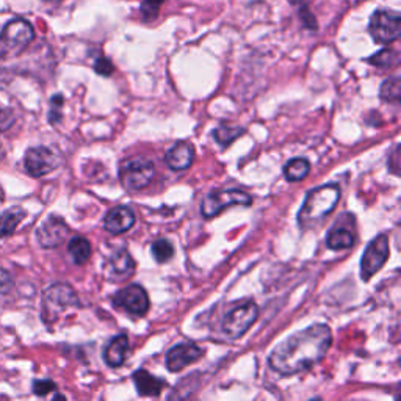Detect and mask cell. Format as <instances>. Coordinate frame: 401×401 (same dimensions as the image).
I'll use <instances>...</instances> for the list:
<instances>
[{"label": "cell", "instance_id": "cell-5", "mask_svg": "<svg viewBox=\"0 0 401 401\" xmlns=\"http://www.w3.org/2000/svg\"><path fill=\"white\" fill-rule=\"evenodd\" d=\"M253 204V197L242 190H217L208 193L201 204L202 215L206 218H213L232 206L248 207Z\"/></svg>", "mask_w": 401, "mask_h": 401}, {"label": "cell", "instance_id": "cell-2", "mask_svg": "<svg viewBox=\"0 0 401 401\" xmlns=\"http://www.w3.org/2000/svg\"><path fill=\"white\" fill-rule=\"evenodd\" d=\"M340 199V187L337 184L321 185L319 188L310 190L306 201L298 213V223L301 229H310V227L320 223L334 211V207Z\"/></svg>", "mask_w": 401, "mask_h": 401}, {"label": "cell", "instance_id": "cell-24", "mask_svg": "<svg viewBox=\"0 0 401 401\" xmlns=\"http://www.w3.org/2000/svg\"><path fill=\"white\" fill-rule=\"evenodd\" d=\"M401 96V80L400 77H391L382 82L380 89V98L389 104H398Z\"/></svg>", "mask_w": 401, "mask_h": 401}, {"label": "cell", "instance_id": "cell-20", "mask_svg": "<svg viewBox=\"0 0 401 401\" xmlns=\"http://www.w3.org/2000/svg\"><path fill=\"white\" fill-rule=\"evenodd\" d=\"M68 253L73 257L74 263L83 265L91 257V243L85 237H74L68 244Z\"/></svg>", "mask_w": 401, "mask_h": 401}, {"label": "cell", "instance_id": "cell-12", "mask_svg": "<svg viewBox=\"0 0 401 401\" xmlns=\"http://www.w3.org/2000/svg\"><path fill=\"white\" fill-rule=\"evenodd\" d=\"M69 235V226L60 217L47 218L37 231V240L43 248H57Z\"/></svg>", "mask_w": 401, "mask_h": 401}, {"label": "cell", "instance_id": "cell-6", "mask_svg": "<svg viewBox=\"0 0 401 401\" xmlns=\"http://www.w3.org/2000/svg\"><path fill=\"white\" fill-rule=\"evenodd\" d=\"M368 32L380 44L393 43L400 38L401 17L397 11L378 10L375 11L368 24Z\"/></svg>", "mask_w": 401, "mask_h": 401}, {"label": "cell", "instance_id": "cell-13", "mask_svg": "<svg viewBox=\"0 0 401 401\" xmlns=\"http://www.w3.org/2000/svg\"><path fill=\"white\" fill-rule=\"evenodd\" d=\"M202 355H204V351L195 344L177 345L175 348H171L168 355H166V367H168L171 373L182 372L185 367L199 361Z\"/></svg>", "mask_w": 401, "mask_h": 401}, {"label": "cell", "instance_id": "cell-19", "mask_svg": "<svg viewBox=\"0 0 401 401\" xmlns=\"http://www.w3.org/2000/svg\"><path fill=\"white\" fill-rule=\"evenodd\" d=\"M129 350V339L125 334H121V336H116L112 340L104 351V359L109 367H121L125 361V355H127Z\"/></svg>", "mask_w": 401, "mask_h": 401}, {"label": "cell", "instance_id": "cell-14", "mask_svg": "<svg viewBox=\"0 0 401 401\" xmlns=\"http://www.w3.org/2000/svg\"><path fill=\"white\" fill-rule=\"evenodd\" d=\"M195 159V148L187 141H177L165 155L166 165L172 171H184L193 163Z\"/></svg>", "mask_w": 401, "mask_h": 401}, {"label": "cell", "instance_id": "cell-25", "mask_svg": "<svg viewBox=\"0 0 401 401\" xmlns=\"http://www.w3.org/2000/svg\"><path fill=\"white\" fill-rule=\"evenodd\" d=\"M400 62V53L393 49H382L368 58V63L378 68H393Z\"/></svg>", "mask_w": 401, "mask_h": 401}, {"label": "cell", "instance_id": "cell-18", "mask_svg": "<svg viewBox=\"0 0 401 401\" xmlns=\"http://www.w3.org/2000/svg\"><path fill=\"white\" fill-rule=\"evenodd\" d=\"M132 378H134L136 391H139L141 397H157V395H160L165 387L163 380L148 373L146 370H139V372L134 373Z\"/></svg>", "mask_w": 401, "mask_h": 401}, {"label": "cell", "instance_id": "cell-29", "mask_svg": "<svg viewBox=\"0 0 401 401\" xmlns=\"http://www.w3.org/2000/svg\"><path fill=\"white\" fill-rule=\"evenodd\" d=\"M53 391H57V386L52 380H38L33 382V392L35 395H38V397H46L47 393Z\"/></svg>", "mask_w": 401, "mask_h": 401}, {"label": "cell", "instance_id": "cell-4", "mask_svg": "<svg viewBox=\"0 0 401 401\" xmlns=\"http://www.w3.org/2000/svg\"><path fill=\"white\" fill-rule=\"evenodd\" d=\"M155 176V165L145 157L125 160L119 170V177L125 190L140 191L146 188Z\"/></svg>", "mask_w": 401, "mask_h": 401}, {"label": "cell", "instance_id": "cell-32", "mask_svg": "<svg viewBox=\"0 0 401 401\" xmlns=\"http://www.w3.org/2000/svg\"><path fill=\"white\" fill-rule=\"evenodd\" d=\"M11 289H13V278L7 270L0 268V295H7Z\"/></svg>", "mask_w": 401, "mask_h": 401}, {"label": "cell", "instance_id": "cell-16", "mask_svg": "<svg viewBox=\"0 0 401 401\" xmlns=\"http://www.w3.org/2000/svg\"><path fill=\"white\" fill-rule=\"evenodd\" d=\"M110 271L115 280L129 279L135 271V260L127 249H118L110 257Z\"/></svg>", "mask_w": 401, "mask_h": 401}, {"label": "cell", "instance_id": "cell-30", "mask_svg": "<svg viewBox=\"0 0 401 401\" xmlns=\"http://www.w3.org/2000/svg\"><path fill=\"white\" fill-rule=\"evenodd\" d=\"M94 71L103 77H110L113 74V71H115V68H113V63L110 62L109 58L99 57L94 62Z\"/></svg>", "mask_w": 401, "mask_h": 401}, {"label": "cell", "instance_id": "cell-26", "mask_svg": "<svg viewBox=\"0 0 401 401\" xmlns=\"http://www.w3.org/2000/svg\"><path fill=\"white\" fill-rule=\"evenodd\" d=\"M152 254L155 257V260L163 263L171 260L175 257V247L170 240H165V238H160V240L152 243Z\"/></svg>", "mask_w": 401, "mask_h": 401}, {"label": "cell", "instance_id": "cell-31", "mask_svg": "<svg viewBox=\"0 0 401 401\" xmlns=\"http://www.w3.org/2000/svg\"><path fill=\"white\" fill-rule=\"evenodd\" d=\"M299 17H301V22L304 27L309 30H317V19H315V16L309 11L308 5H304V7L299 8Z\"/></svg>", "mask_w": 401, "mask_h": 401}, {"label": "cell", "instance_id": "cell-27", "mask_svg": "<svg viewBox=\"0 0 401 401\" xmlns=\"http://www.w3.org/2000/svg\"><path fill=\"white\" fill-rule=\"evenodd\" d=\"M163 2H165V0H143L141 7H140L143 19H145V21L155 19V17L159 16L160 7L163 5Z\"/></svg>", "mask_w": 401, "mask_h": 401}, {"label": "cell", "instance_id": "cell-22", "mask_svg": "<svg viewBox=\"0 0 401 401\" xmlns=\"http://www.w3.org/2000/svg\"><path fill=\"white\" fill-rule=\"evenodd\" d=\"M26 217V212L22 208H11V211L0 215V238L8 237L16 231L22 218Z\"/></svg>", "mask_w": 401, "mask_h": 401}, {"label": "cell", "instance_id": "cell-10", "mask_svg": "<svg viewBox=\"0 0 401 401\" xmlns=\"http://www.w3.org/2000/svg\"><path fill=\"white\" fill-rule=\"evenodd\" d=\"M35 38V30L30 26V22L21 17L11 19L7 26L0 32V44L7 51H13L15 53L22 52L26 47L32 43Z\"/></svg>", "mask_w": 401, "mask_h": 401}, {"label": "cell", "instance_id": "cell-11", "mask_svg": "<svg viewBox=\"0 0 401 401\" xmlns=\"http://www.w3.org/2000/svg\"><path fill=\"white\" fill-rule=\"evenodd\" d=\"M113 304L116 308L124 309L125 312L134 317H143L148 314L149 310V296L146 290L141 285L132 284L125 289L119 290L115 296H113Z\"/></svg>", "mask_w": 401, "mask_h": 401}, {"label": "cell", "instance_id": "cell-3", "mask_svg": "<svg viewBox=\"0 0 401 401\" xmlns=\"http://www.w3.org/2000/svg\"><path fill=\"white\" fill-rule=\"evenodd\" d=\"M80 301L74 289L68 284H53L43 296V321L47 325L57 321L58 317L69 308H79Z\"/></svg>", "mask_w": 401, "mask_h": 401}, {"label": "cell", "instance_id": "cell-33", "mask_svg": "<svg viewBox=\"0 0 401 401\" xmlns=\"http://www.w3.org/2000/svg\"><path fill=\"white\" fill-rule=\"evenodd\" d=\"M292 5H298V7H304V5H308V0H289Z\"/></svg>", "mask_w": 401, "mask_h": 401}, {"label": "cell", "instance_id": "cell-35", "mask_svg": "<svg viewBox=\"0 0 401 401\" xmlns=\"http://www.w3.org/2000/svg\"><path fill=\"white\" fill-rule=\"evenodd\" d=\"M44 2H60V0H44Z\"/></svg>", "mask_w": 401, "mask_h": 401}, {"label": "cell", "instance_id": "cell-34", "mask_svg": "<svg viewBox=\"0 0 401 401\" xmlns=\"http://www.w3.org/2000/svg\"><path fill=\"white\" fill-rule=\"evenodd\" d=\"M52 401H66V397H64V395H62V393H57L55 397H53Z\"/></svg>", "mask_w": 401, "mask_h": 401}, {"label": "cell", "instance_id": "cell-23", "mask_svg": "<svg viewBox=\"0 0 401 401\" xmlns=\"http://www.w3.org/2000/svg\"><path fill=\"white\" fill-rule=\"evenodd\" d=\"M244 134V129L238 127V125L233 124H221L217 129L213 130V139L218 143L220 146L227 148L231 146L233 141H235L238 136Z\"/></svg>", "mask_w": 401, "mask_h": 401}, {"label": "cell", "instance_id": "cell-1", "mask_svg": "<svg viewBox=\"0 0 401 401\" xmlns=\"http://www.w3.org/2000/svg\"><path fill=\"white\" fill-rule=\"evenodd\" d=\"M331 328L328 325H312L279 344L271 351L268 362L279 375H296L319 364L331 348Z\"/></svg>", "mask_w": 401, "mask_h": 401}, {"label": "cell", "instance_id": "cell-7", "mask_svg": "<svg viewBox=\"0 0 401 401\" xmlns=\"http://www.w3.org/2000/svg\"><path fill=\"white\" fill-rule=\"evenodd\" d=\"M259 317V308L256 303H243L226 314L223 320V332L227 337L235 340L242 337L254 325Z\"/></svg>", "mask_w": 401, "mask_h": 401}, {"label": "cell", "instance_id": "cell-21", "mask_svg": "<svg viewBox=\"0 0 401 401\" xmlns=\"http://www.w3.org/2000/svg\"><path fill=\"white\" fill-rule=\"evenodd\" d=\"M309 171H310L309 160L301 157L289 160L284 166V176L289 182L303 181V179L309 175Z\"/></svg>", "mask_w": 401, "mask_h": 401}, {"label": "cell", "instance_id": "cell-17", "mask_svg": "<svg viewBox=\"0 0 401 401\" xmlns=\"http://www.w3.org/2000/svg\"><path fill=\"white\" fill-rule=\"evenodd\" d=\"M356 242V233L355 229H351L350 226L344 224V220H340V224L337 223L328 233L326 244L329 249H348Z\"/></svg>", "mask_w": 401, "mask_h": 401}, {"label": "cell", "instance_id": "cell-28", "mask_svg": "<svg viewBox=\"0 0 401 401\" xmlns=\"http://www.w3.org/2000/svg\"><path fill=\"white\" fill-rule=\"evenodd\" d=\"M64 104V98L62 94L52 96L51 99V112H49V121L52 124H58L62 121V107Z\"/></svg>", "mask_w": 401, "mask_h": 401}, {"label": "cell", "instance_id": "cell-36", "mask_svg": "<svg viewBox=\"0 0 401 401\" xmlns=\"http://www.w3.org/2000/svg\"><path fill=\"white\" fill-rule=\"evenodd\" d=\"M310 401H321L320 398H315V400H310Z\"/></svg>", "mask_w": 401, "mask_h": 401}, {"label": "cell", "instance_id": "cell-15", "mask_svg": "<svg viewBox=\"0 0 401 401\" xmlns=\"http://www.w3.org/2000/svg\"><path fill=\"white\" fill-rule=\"evenodd\" d=\"M135 224V213L132 208L125 206H119L109 212L105 217V229L113 235H119V233L127 232L132 226Z\"/></svg>", "mask_w": 401, "mask_h": 401}, {"label": "cell", "instance_id": "cell-9", "mask_svg": "<svg viewBox=\"0 0 401 401\" xmlns=\"http://www.w3.org/2000/svg\"><path fill=\"white\" fill-rule=\"evenodd\" d=\"M389 257V237L386 233H381L376 238H373L370 244L365 249L361 260V278L364 283L372 279L376 273H378Z\"/></svg>", "mask_w": 401, "mask_h": 401}, {"label": "cell", "instance_id": "cell-8", "mask_svg": "<svg viewBox=\"0 0 401 401\" xmlns=\"http://www.w3.org/2000/svg\"><path fill=\"white\" fill-rule=\"evenodd\" d=\"M24 163H26V170L30 176L43 177L62 165V155L55 149L47 146L30 148L26 152Z\"/></svg>", "mask_w": 401, "mask_h": 401}]
</instances>
